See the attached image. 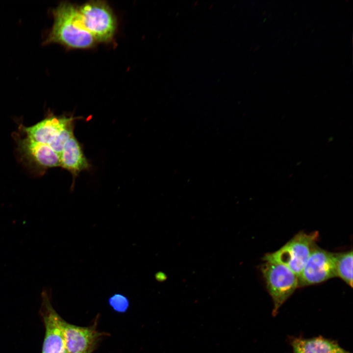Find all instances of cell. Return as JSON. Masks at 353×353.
<instances>
[{
    "label": "cell",
    "mask_w": 353,
    "mask_h": 353,
    "mask_svg": "<svg viewBox=\"0 0 353 353\" xmlns=\"http://www.w3.org/2000/svg\"><path fill=\"white\" fill-rule=\"evenodd\" d=\"M93 350H94V349H91V350H88V351H85V352H84L77 353H92V351H93Z\"/></svg>",
    "instance_id": "9a60e30c"
},
{
    "label": "cell",
    "mask_w": 353,
    "mask_h": 353,
    "mask_svg": "<svg viewBox=\"0 0 353 353\" xmlns=\"http://www.w3.org/2000/svg\"><path fill=\"white\" fill-rule=\"evenodd\" d=\"M318 232L301 231L278 250L266 254L263 260L283 264L299 277L315 247Z\"/></svg>",
    "instance_id": "7a4b0ae2"
},
{
    "label": "cell",
    "mask_w": 353,
    "mask_h": 353,
    "mask_svg": "<svg viewBox=\"0 0 353 353\" xmlns=\"http://www.w3.org/2000/svg\"><path fill=\"white\" fill-rule=\"evenodd\" d=\"M43 294L48 310L44 316L46 332L42 353H68L62 327V319L51 306L47 294Z\"/></svg>",
    "instance_id": "ba28073f"
},
{
    "label": "cell",
    "mask_w": 353,
    "mask_h": 353,
    "mask_svg": "<svg viewBox=\"0 0 353 353\" xmlns=\"http://www.w3.org/2000/svg\"><path fill=\"white\" fill-rule=\"evenodd\" d=\"M65 346L68 353L84 352L94 349L100 335L94 327H83L69 324L62 320Z\"/></svg>",
    "instance_id": "9c48e42d"
},
{
    "label": "cell",
    "mask_w": 353,
    "mask_h": 353,
    "mask_svg": "<svg viewBox=\"0 0 353 353\" xmlns=\"http://www.w3.org/2000/svg\"><path fill=\"white\" fill-rule=\"evenodd\" d=\"M76 119L73 117L57 116L50 114L33 126L28 127L21 126V129L25 136L47 145L54 150L63 130L74 123Z\"/></svg>",
    "instance_id": "52a82bcc"
},
{
    "label": "cell",
    "mask_w": 353,
    "mask_h": 353,
    "mask_svg": "<svg viewBox=\"0 0 353 353\" xmlns=\"http://www.w3.org/2000/svg\"><path fill=\"white\" fill-rule=\"evenodd\" d=\"M15 138L21 157L32 169L43 173L49 168L60 166V155L49 146L26 136L15 135Z\"/></svg>",
    "instance_id": "8992f818"
},
{
    "label": "cell",
    "mask_w": 353,
    "mask_h": 353,
    "mask_svg": "<svg viewBox=\"0 0 353 353\" xmlns=\"http://www.w3.org/2000/svg\"><path fill=\"white\" fill-rule=\"evenodd\" d=\"M85 28L97 41H110L116 28L115 17L109 7L101 1H93L77 8Z\"/></svg>",
    "instance_id": "277c9868"
},
{
    "label": "cell",
    "mask_w": 353,
    "mask_h": 353,
    "mask_svg": "<svg viewBox=\"0 0 353 353\" xmlns=\"http://www.w3.org/2000/svg\"><path fill=\"white\" fill-rule=\"evenodd\" d=\"M60 157V167L69 171L74 177L80 172L90 168L81 146L74 135L65 144Z\"/></svg>",
    "instance_id": "30bf717a"
},
{
    "label": "cell",
    "mask_w": 353,
    "mask_h": 353,
    "mask_svg": "<svg viewBox=\"0 0 353 353\" xmlns=\"http://www.w3.org/2000/svg\"><path fill=\"white\" fill-rule=\"evenodd\" d=\"M336 277L334 253L315 246L298 277L299 286L320 283Z\"/></svg>",
    "instance_id": "5b68a950"
},
{
    "label": "cell",
    "mask_w": 353,
    "mask_h": 353,
    "mask_svg": "<svg viewBox=\"0 0 353 353\" xmlns=\"http://www.w3.org/2000/svg\"><path fill=\"white\" fill-rule=\"evenodd\" d=\"M110 305L114 310L119 312H125L129 306L127 298L121 294H115L108 300Z\"/></svg>",
    "instance_id": "4fadbf2b"
},
{
    "label": "cell",
    "mask_w": 353,
    "mask_h": 353,
    "mask_svg": "<svg viewBox=\"0 0 353 353\" xmlns=\"http://www.w3.org/2000/svg\"><path fill=\"white\" fill-rule=\"evenodd\" d=\"M336 277L353 286V251L334 253Z\"/></svg>",
    "instance_id": "7c38bea8"
},
{
    "label": "cell",
    "mask_w": 353,
    "mask_h": 353,
    "mask_svg": "<svg viewBox=\"0 0 353 353\" xmlns=\"http://www.w3.org/2000/svg\"><path fill=\"white\" fill-rule=\"evenodd\" d=\"M53 24L44 45L58 43L66 47L86 49L96 40L85 28L78 9L68 2H62L52 11Z\"/></svg>",
    "instance_id": "6da1fadb"
},
{
    "label": "cell",
    "mask_w": 353,
    "mask_h": 353,
    "mask_svg": "<svg viewBox=\"0 0 353 353\" xmlns=\"http://www.w3.org/2000/svg\"><path fill=\"white\" fill-rule=\"evenodd\" d=\"M267 290L273 302L272 315L279 309L299 287L298 277L287 266L266 261L261 267Z\"/></svg>",
    "instance_id": "3957f363"
},
{
    "label": "cell",
    "mask_w": 353,
    "mask_h": 353,
    "mask_svg": "<svg viewBox=\"0 0 353 353\" xmlns=\"http://www.w3.org/2000/svg\"><path fill=\"white\" fill-rule=\"evenodd\" d=\"M290 344L293 353H350L336 341L322 336L294 337L291 340Z\"/></svg>",
    "instance_id": "8fae6325"
},
{
    "label": "cell",
    "mask_w": 353,
    "mask_h": 353,
    "mask_svg": "<svg viewBox=\"0 0 353 353\" xmlns=\"http://www.w3.org/2000/svg\"><path fill=\"white\" fill-rule=\"evenodd\" d=\"M156 278L158 280H159L160 281H162L163 280H164L165 278H166L165 275L164 276V274L162 275L160 273V274H157V275H156Z\"/></svg>",
    "instance_id": "5bb4252c"
}]
</instances>
